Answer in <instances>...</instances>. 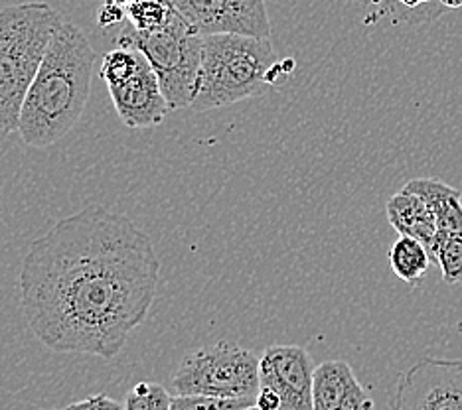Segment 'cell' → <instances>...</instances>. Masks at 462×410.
<instances>
[{
    "mask_svg": "<svg viewBox=\"0 0 462 410\" xmlns=\"http://www.w3.org/2000/svg\"><path fill=\"white\" fill-rule=\"evenodd\" d=\"M202 48L194 111L224 109L259 97L285 77L269 38L212 34L202 36Z\"/></svg>",
    "mask_w": 462,
    "mask_h": 410,
    "instance_id": "3",
    "label": "cell"
},
{
    "mask_svg": "<svg viewBox=\"0 0 462 410\" xmlns=\"http://www.w3.org/2000/svg\"><path fill=\"white\" fill-rule=\"evenodd\" d=\"M117 46L136 48L149 59L161 81L171 111L192 107L202 69V36L194 34L180 14L156 32H139L133 26L119 34Z\"/></svg>",
    "mask_w": 462,
    "mask_h": 410,
    "instance_id": "5",
    "label": "cell"
},
{
    "mask_svg": "<svg viewBox=\"0 0 462 410\" xmlns=\"http://www.w3.org/2000/svg\"><path fill=\"white\" fill-rule=\"evenodd\" d=\"M390 5H392V0H377V5H375V14H377V13H382V10H383V8H387ZM375 14H374V16H375Z\"/></svg>",
    "mask_w": 462,
    "mask_h": 410,
    "instance_id": "25",
    "label": "cell"
},
{
    "mask_svg": "<svg viewBox=\"0 0 462 410\" xmlns=\"http://www.w3.org/2000/svg\"><path fill=\"white\" fill-rule=\"evenodd\" d=\"M314 410H374L375 403L350 363L324 361L314 369Z\"/></svg>",
    "mask_w": 462,
    "mask_h": 410,
    "instance_id": "11",
    "label": "cell"
},
{
    "mask_svg": "<svg viewBox=\"0 0 462 410\" xmlns=\"http://www.w3.org/2000/svg\"><path fill=\"white\" fill-rule=\"evenodd\" d=\"M129 24L139 32H156L174 18L176 10L168 0H141L125 5Z\"/></svg>",
    "mask_w": 462,
    "mask_h": 410,
    "instance_id": "18",
    "label": "cell"
},
{
    "mask_svg": "<svg viewBox=\"0 0 462 410\" xmlns=\"http://www.w3.org/2000/svg\"><path fill=\"white\" fill-rule=\"evenodd\" d=\"M123 20H127V13H125L123 5H115V3H105L99 13H97V23L103 28H109L115 24H121Z\"/></svg>",
    "mask_w": 462,
    "mask_h": 410,
    "instance_id": "22",
    "label": "cell"
},
{
    "mask_svg": "<svg viewBox=\"0 0 462 410\" xmlns=\"http://www.w3.org/2000/svg\"><path fill=\"white\" fill-rule=\"evenodd\" d=\"M61 24L58 10L46 3L0 10V132H18L26 93Z\"/></svg>",
    "mask_w": 462,
    "mask_h": 410,
    "instance_id": "4",
    "label": "cell"
},
{
    "mask_svg": "<svg viewBox=\"0 0 462 410\" xmlns=\"http://www.w3.org/2000/svg\"><path fill=\"white\" fill-rule=\"evenodd\" d=\"M385 214L387 221L399 235L415 237L429 252L439 229L433 212L421 197L402 187L393 197H390V202L385 205Z\"/></svg>",
    "mask_w": 462,
    "mask_h": 410,
    "instance_id": "12",
    "label": "cell"
},
{
    "mask_svg": "<svg viewBox=\"0 0 462 410\" xmlns=\"http://www.w3.org/2000/svg\"><path fill=\"white\" fill-rule=\"evenodd\" d=\"M93 51L76 24L64 23L51 38L30 86L18 121V134L34 149L54 146L78 124L89 99Z\"/></svg>",
    "mask_w": 462,
    "mask_h": 410,
    "instance_id": "2",
    "label": "cell"
},
{
    "mask_svg": "<svg viewBox=\"0 0 462 410\" xmlns=\"http://www.w3.org/2000/svg\"><path fill=\"white\" fill-rule=\"evenodd\" d=\"M314 361L300 345H271L259 357V381L281 396V410H314Z\"/></svg>",
    "mask_w": 462,
    "mask_h": 410,
    "instance_id": "9",
    "label": "cell"
},
{
    "mask_svg": "<svg viewBox=\"0 0 462 410\" xmlns=\"http://www.w3.org/2000/svg\"><path fill=\"white\" fill-rule=\"evenodd\" d=\"M429 257L433 265L443 272L445 284H462V237L437 233L433 245L429 249Z\"/></svg>",
    "mask_w": 462,
    "mask_h": 410,
    "instance_id": "16",
    "label": "cell"
},
{
    "mask_svg": "<svg viewBox=\"0 0 462 410\" xmlns=\"http://www.w3.org/2000/svg\"><path fill=\"white\" fill-rule=\"evenodd\" d=\"M129 3H141V0H127V5H129Z\"/></svg>",
    "mask_w": 462,
    "mask_h": 410,
    "instance_id": "28",
    "label": "cell"
},
{
    "mask_svg": "<svg viewBox=\"0 0 462 410\" xmlns=\"http://www.w3.org/2000/svg\"><path fill=\"white\" fill-rule=\"evenodd\" d=\"M194 34H241L269 38L265 0H168Z\"/></svg>",
    "mask_w": 462,
    "mask_h": 410,
    "instance_id": "8",
    "label": "cell"
},
{
    "mask_svg": "<svg viewBox=\"0 0 462 410\" xmlns=\"http://www.w3.org/2000/svg\"><path fill=\"white\" fill-rule=\"evenodd\" d=\"M143 61H144V56L136 48L117 46L105 54L99 76L105 81L107 89L115 87V86H121V83H125L134 76Z\"/></svg>",
    "mask_w": 462,
    "mask_h": 410,
    "instance_id": "17",
    "label": "cell"
},
{
    "mask_svg": "<svg viewBox=\"0 0 462 410\" xmlns=\"http://www.w3.org/2000/svg\"><path fill=\"white\" fill-rule=\"evenodd\" d=\"M66 410H125V406L119 401H115V398L99 393L86 398V401L71 403Z\"/></svg>",
    "mask_w": 462,
    "mask_h": 410,
    "instance_id": "21",
    "label": "cell"
},
{
    "mask_svg": "<svg viewBox=\"0 0 462 410\" xmlns=\"http://www.w3.org/2000/svg\"><path fill=\"white\" fill-rule=\"evenodd\" d=\"M172 395L159 383L143 381L125 396V410H171Z\"/></svg>",
    "mask_w": 462,
    "mask_h": 410,
    "instance_id": "19",
    "label": "cell"
},
{
    "mask_svg": "<svg viewBox=\"0 0 462 410\" xmlns=\"http://www.w3.org/2000/svg\"><path fill=\"white\" fill-rule=\"evenodd\" d=\"M255 406L261 410H281L282 403H281V396L275 391H271L267 387H261L255 396Z\"/></svg>",
    "mask_w": 462,
    "mask_h": 410,
    "instance_id": "23",
    "label": "cell"
},
{
    "mask_svg": "<svg viewBox=\"0 0 462 410\" xmlns=\"http://www.w3.org/2000/svg\"><path fill=\"white\" fill-rule=\"evenodd\" d=\"M50 410H60V408H50ZM66 410V408H64Z\"/></svg>",
    "mask_w": 462,
    "mask_h": 410,
    "instance_id": "29",
    "label": "cell"
},
{
    "mask_svg": "<svg viewBox=\"0 0 462 410\" xmlns=\"http://www.w3.org/2000/svg\"><path fill=\"white\" fill-rule=\"evenodd\" d=\"M352 3H358V5H377V0H352Z\"/></svg>",
    "mask_w": 462,
    "mask_h": 410,
    "instance_id": "26",
    "label": "cell"
},
{
    "mask_svg": "<svg viewBox=\"0 0 462 410\" xmlns=\"http://www.w3.org/2000/svg\"><path fill=\"white\" fill-rule=\"evenodd\" d=\"M107 91L121 123L129 129L159 126L171 113L161 81L146 58L131 79Z\"/></svg>",
    "mask_w": 462,
    "mask_h": 410,
    "instance_id": "10",
    "label": "cell"
},
{
    "mask_svg": "<svg viewBox=\"0 0 462 410\" xmlns=\"http://www.w3.org/2000/svg\"><path fill=\"white\" fill-rule=\"evenodd\" d=\"M392 410H462V361L423 357L397 378Z\"/></svg>",
    "mask_w": 462,
    "mask_h": 410,
    "instance_id": "7",
    "label": "cell"
},
{
    "mask_svg": "<svg viewBox=\"0 0 462 410\" xmlns=\"http://www.w3.org/2000/svg\"><path fill=\"white\" fill-rule=\"evenodd\" d=\"M440 0H392V5L377 13L374 20L390 18L393 24H425L433 23L445 13ZM372 20V23H374Z\"/></svg>",
    "mask_w": 462,
    "mask_h": 410,
    "instance_id": "15",
    "label": "cell"
},
{
    "mask_svg": "<svg viewBox=\"0 0 462 410\" xmlns=\"http://www.w3.org/2000/svg\"><path fill=\"white\" fill-rule=\"evenodd\" d=\"M443 3V6L448 10V8H460L462 6V0H440Z\"/></svg>",
    "mask_w": 462,
    "mask_h": 410,
    "instance_id": "24",
    "label": "cell"
},
{
    "mask_svg": "<svg viewBox=\"0 0 462 410\" xmlns=\"http://www.w3.org/2000/svg\"><path fill=\"white\" fill-rule=\"evenodd\" d=\"M244 410H261V408H257L255 405H251V406H247V408H244Z\"/></svg>",
    "mask_w": 462,
    "mask_h": 410,
    "instance_id": "27",
    "label": "cell"
},
{
    "mask_svg": "<svg viewBox=\"0 0 462 410\" xmlns=\"http://www.w3.org/2000/svg\"><path fill=\"white\" fill-rule=\"evenodd\" d=\"M255 405V396L219 398L208 395H174L171 410H244Z\"/></svg>",
    "mask_w": 462,
    "mask_h": 410,
    "instance_id": "20",
    "label": "cell"
},
{
    "mask_svg": "<svg viewBox=\"0 0 462 410\" xmlns=\"http://www.w3.org/2000/svg\"><path fill=\"white\" fill-rule=\"evenodd\" d=\"M390 265L397 278L409 287H419L433 262L423 243H419L415 237L399 235L390 249Z\"/></svg>",
    "mask_w": 462,
    "mask_h": 410,
    "instance_id": "14",
    "label": "cell"
},
{
    "mask_svg": "<svg viewBox=\"0 0 462 410\" xmlns=\"http://www.w3.org/2000/svg\"><path fill=\"white\" fill-rule=\"evenodd\" d=\"M417 194L435 215L439 233L462 237V192L437 178H415L403 186Z\"/></svg>",
    "mask_w": 462,
    "mask_h": 410,
    "instance_id": "13",
    "label": "cell"
},
{
    "mask_svg": "<svg viewBox=\"0 0 462 410\" xmlns=\"http://www.w3.org/2000/svg\"><path fill=\"white\" fill-rule=\"evenodd\" d=\"M159 275L151 237L89 205L30 243L18 280L26 323L58 353L113 360L149 315Z\"/></svg>",
    "mask_w": 462,
    "mask_h": 410,
    "instance_id": "1",
    "label": "cell"
},
{
    "mask_svg": "<svg viewBox=\"0 0 462 410\" xmlns=\"http://www.w3.org/2000/svg\"><path fill=\"white\" fill-rule=\"evenodd\" d=\"M259 388V357L224 340L186 355L172 377L176 395L245 398L257 396Z\"/></svg>",
    "mask_w": 462,
    "mask_h": 410,
    "instance_id": "6",
    "label": "cell"
}]
</instances>
